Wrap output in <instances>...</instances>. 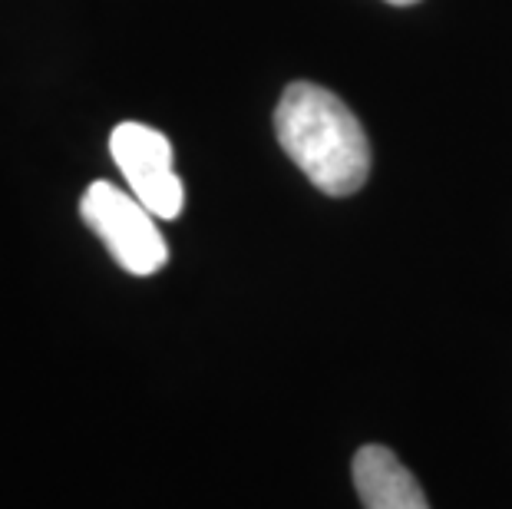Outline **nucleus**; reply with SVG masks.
Returning a JSON list of instances; mask_svg holds the SVG:
<instances>
[{"instance_id":"2","label":"nucleus","mask_w":512,"mask_h":509,"mask_svg":"<svg viewBox=\"0 0 512 509\" xmlns=\"http://www.w3.org/2000/svg\"><path fill=\"white\" fill-rule=\"evenodd\" d=\"M80 215L129 275H156L169 262V245L156 229V215L113 182H93L80 199Z\"/></svg>"},{"instance_id":"4","label":"nucleus","mask_w":512,"mask_h":509,"mask_svg":"<svg viewBox=\"0 0 512 509\" xmlns=\"http://www.w3.org/2000/svg\"><path fill=\"white\" fill-rule=\"evenodd\" d=\"M351 473L364 509H430L420 483L387 447H361Z\"/></svg>"},{"instance_id":"1","label":"nucleus","mask_w":512,"mask_h":509,"mask_svg":"<svg viewBox=\"0 0 512 509\" xmlns=\"http://www.w3.org/2000/svg\"><path fill=\"white\" fill-rule=\"evenodd\" d=\"M275 133L291 162L328 196H354L367 182L370 143L341 96L318 83H288L275 110Z\"/></svg>"},{"instance_id":"3","label":"nucleus","mask_w":512,"mask_h":509,"mask_svg":"<svg viewBox=\"0 0 512 509\" xmlns=\"http://www.w3.org/2000/svg\"><path fill=\"white\" fill-rule=\"evenodd\" d=\"M110 153L133 196L156 219H179L185 189L172 169V143L159 129L143 123H119L110 136Z\"/></svg>"},{"instance_id":"5","label":"nucleus","mask_w":512,"mask_h":509,"mask_svg":"<svg viewBox=\"0 0 512 509\" xmlns=\"http://www.w3.org/2000/svg\"><path fill=\"white\" fill-rule=\"evenodd\" d=\"M387 4H397V7H410V4H420V0H387Z\"/></svg>"}]
</instances>
